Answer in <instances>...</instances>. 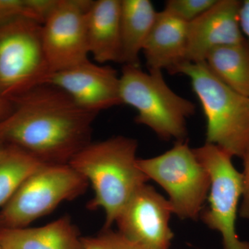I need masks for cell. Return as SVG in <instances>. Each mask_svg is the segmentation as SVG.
Returning <instances> with one entry per match:
<instances>
[{
  "mask_svg": "<svg viewBox=\"0 0 249 249\" xmlns=\"http://www.w3.org/2000/svg\"><path fill=\"white\" fill-rule=\"evenodd\" d=\"M11 101L12 112L0 121V142L42 164H68L91 142L98 113L80 107L62 90L42 85Z\"/></svg>",
  "mask_w": 249,
  "mask_h": 249,
  "instance_id": "6da1fadb",
  "label": "cell"
},
{
  "mask_svg": "<svg viewBox=\"0 0 249 249\" xmlns=\"http://www.w3.org/2000/svg\"><path fill=\"white\" fill-rule=\"evenodd\" d=\"M137 149L135 139L117 136L90 142L68 163L92 187L94 196L88 207L103 210V228H111L121 210L149 181L137 165Z\"/></svg>",
  "mask_w": 249,
  "mask_h": 249,
  "instance_id": "7a4b0ae2",
  "label": "cell"
},
{
  "mask_svg": "<svg viewBox=\"0 0 249 249\" xmlns=\"http://www.w3.org/2000/svg\"><path fill=\"white\" fill-rule=\"evenodd\" d=\"M175 74L191 80L206 119V143L242 159L249 149V97L224 84L205 62H185Z\"/></svg>",
  "mask_w": 249,
  "mask_h": 249,
  "instance_id": "3957f363",
  "label": "cell"
},
{
  "mask_svg": "<svg viewBox=\"0 0 249 249\" xmlns=\"http://www.w3.org/2000/svg\"><path fill=\"white\" fill-rule=\"evenodd\" d=\"M120 96L122 104L137 111V124L147 126L163 140H186V121L196 114V106L170 89L162 71L146 73L140 67L124 65Z\"/></svg>",
  "mask_w": 249,
  "mask_h": 249,
  "instance_id": "277c9868",
  "label": "cell"
},
{
  "mask_svg": "<svg viewBox=\"0 0 249 249\" xmlns=\"http://www.w3.org/2000/svg\"><path fill=\"white\" fill-rule=\"evenodd\" d=\"M139 169L158 183L168 196L173 214L181 219L196 220L205 207L211 178L186 140L148 159H138Z\"/></svg>",
  "mask_w": 249,
  "mask_h": 249,
  "instance_id": "5b68a950",
  "label": "cell"
},
{
  "mask_svg": "<svg viewBox=\"0 0 249 249\" xmlns=\"http://www.w3.org/2000/svg\"><path fill=\"white\" fill-rule=\"evenodd\" d=\"M89 183L69 164H44L0 209V229L29 227L67 201L82 196Z\"/></svg>",
  "mask_w": 249,
  "mask_h": 249,
  "instance_id": "8992f818",
  "label": "cell"
},
{
  "mask_svg": "<svg viewBox=\"0 0 249 249\" xmlns=\"http://www.w3.org/2000/svg\"><path fill=\"white\" fill-rule=\"evenodd\" d=\"M52 73L41 24L19 18L0 26V96L12 101L45 85Z\"/></svg>",
  "mask_w": 249,
  "mask_h": 249,
  "instance_id": "52a82bcc",
  "label": "cell"
},
{
  "mask_svg": "<svg viewBox=\"0 0 249 249\" xmlns=\"http://www.w3.org/2000/svg\"><path fill=\"white\" fill-rule=\"evenodd\" d=\"M193 151L211 178L209 206L201 211V221L220 233L223 249H249V242L240 240L236 232L242 176L232 164V156L217 145L206 142L193 148Z\"/></svg>",
  "mask_w": 249,
  "mask_h": 249,
  "instance_id": "ba28073f",
  "label": "cell"
},
{
  "mask_svg": "<svg viewBox=\"0 0 249 249\" xmlns=\"http://www.w3.org/2000/svg\"><path fill=\"white\" fill-rule=\"evenodd\" d=\"M92 3L89 0H58L42 24V45L52 72L89 60L87 14Z\"/></svg>",
  "mask_w": 249,
  "mask_h": 249,
  "instance_id": "9c48e42d",
  "label": "cell"
},
{
  "mask_svg": "<svg viewBox=\"0 0 249 249\" xmlns=\"http://www.w3.org/2000/svg\"><path fill=\"white\" fill-rule=\"evenodd\" d=\"M169 201L146 184L136 192L121 210L115 223L118 231L142 249H170L174 234Z\"/></svg>",
  "mask_w": 249,
  "mask_h": 249,
  "instance_id": "30bf717a",
  "label": "cell"
},
{
  "mask_svg": "<svg viewBox=\"0 0 249 249\" xmlns=\"http://www.w3.org/2000/svg\"><path fill=\"white\" fill-rule=\"evenodd\" d=\"M62 90L77 105L90 111H100L122 104L120 76L109 65L90 60L52 72L46 81Z\"/></svg>",
  "mask_w": 249,
  "mask_h": 249,
  "instance_id": "8fae6325",
  "label": "cell"
},
{
  "mask_svg": "<svg viewBox=\"0 0 249 249\" xmlns=\"http://www.w3.org/2000/svg\"><path fill=\"white\" fill-rule=\"evenodd\" d=\"M238 0H217L215 4L187 27V60L206 61L214 49L246 40L241 30Z\"/></svg>",
  "mask_w": 249,
  "mask_h": 249,
  "instance_id": "7c38bea8",
  "label": "cell"
},
{
  "mask_svg": "<svg viewBox=\"0 0 249 249\" xmlns=\"http://www.w3.org/2000/svg\"><path fill=\"white\" fill-rule=\"evenodd\" d=\"M188 24L165 11L157 13L142 53L149 71L168 70L175 74L187 60Z\"/></svg>",
  "mask_w": 249,
  "mask_h": 249,
  "instance_id": "4fadbf2b",
  "label": "cell"
},
{
  "mask_svg": "<svg viewBox=\"0 0 249 249\" xmlns=\"http://www.w3.org/2000/svg\"><path fill=\"white\" fill-rule=\"evenodd\" d=\"M121 0L93 1L87 14L88 50L99 65L122 64Z\"/></svg>",
  "mask_w": 249,
  "mask_h": 249,
  "instance_id": "5bb4252c",
  "label": "cell"
},
{
  "mask_svg": "<svg viewBox=\"0 0 249 249\" xmlns=\"http://www.w3.org/2000/svg\"><path fill=\"white\" fill-rule=\"evenodd\" d=\"M1 249H85L83 236L69 216L39 227L0 229Z\"/></svg>",
  "mask_w": 249,
  "mask_h": 249,
  "instance_id": "9a60e30c",
  "label": "cell"
},
{
  "mask_svg": "<svg viewBox=\"0 0 249 249\" xmlns=\"http://www.w3.org/2000/svg\"><path fill=\"white\" fill-rule=\"evenodd\" d=\"M157 13L150 0H121L123 65L140 67V54Z\"/></svg>",
  "mask_w": 249,
  "mask_h": 249,
  "instance_id": "2e32d148",
  "label": "cell"
},
{
  "mask_svg": "<svg viewBox=\"0 0 249 249\" xmlns=\"http://www.w3.org/2000/svg\"><path fill=\"white\" fill-rule=\"evenodd\" d=\"M205 62L224 84L249 97V45L247 40L214 49Z\"/></svg>",
  "mask_w": 249,
  "mask_h": 249,
  "instance_id": "e0dca14e",
  "label": "cell"
},
{
  "mask_svg": "<svg viewBox=\"0 0 249 249\" xmlns=\"http://www.w3.org/2000/svg\"><path fill=\"white\" fill-rule=\"evenodd\" d=\"M42 165L22 149L8 145L0 160V207L11 199L28 177Z\"/></svg>",
  "mask_w": 249,
  "mask_h": 249,
  "instance_id": "ac0fdd59",
  "label": "cell"
},
{
  "mask_svg": "<svg viewBox=\"0 0 249 249\" xmlns=\"http://www.w3.org/2000/svg\"><path fill=\"white\" fill-rule=\"evenodd\" d=\"M216 1L217 0H168L163 11L188 24L211 9Z\"/></svg>",
  "mask_w": 249,
  "mask_h": 249,
  "instance_id": "d6986e66",
  "label": "cell"
},
{
  "mask_svg": "<svg viewBox=\"0 0 249 249\" xmlns=\"http://www.w3.org/2000/svg\"><path fill=\"white\" fill-rule=\"evenodd\" d=\"M83 242L85 249H142L111 228H103L96 235L83 236Z\"/></svg>",
  "mask_w": 249,
  "mask_h": 249,
  "instance_id": "ffe728a7",
  "label": "cell"
},
{
  "mask_svg": "<svg viewBox=\"0 0 249 249\" xmlns=\"http://www.w3.org/2000/svg\"><path fill=\"white\" fill-rule=\"evenodd\" d=\"M19 18L30 19L26 0H0V26Z\"/></svg>",
  "mask_w": 249,
  "mask_h": 249,
  "instance_id": "44dd1931",
  "label": "cell"
},
{
  "mask_svg": "<svg viewBox=\"0 0 249 249\" xmlns=\"http://www.w3.org/2000/svg\"><path fill=\"white\" fill-rule=\"evenodd\" d=\"M31 20L42 24L58 4V0H26Z\"/></svg>",
  "mask_w": 249,
  "mask_h": 249,
  "instance_id": "7402d4cb",
  "label": "cell"
},
{
  "mask_svg": "<svg viewBox=\"0 0 249 249\" xmlns=\"http://www.w3.org/2000/svg\"><path fill=\"white\" fill-rule=\"evenodd\" d=\"M242 160H243L242 200L239 209V214L243 219H249V149Z\"/></svg>",
  "mask_w": 249,
  "mask_h": 249,
  "instance_id": "603a6c76",
  "label": "cell"
},
{
  "mask_svg": "<svg viewBox=\"0 0 249 249\" xmlns=\"http://www.w3.org/2000/svg\"><path fill=\"white\" fill-rule=\"evenodd\" d=\"M240 24L242 34L249 45V0L241 1Z\"/></svg>",
  "mask_w": 249,
  "mask_h": 249,
  "instance_id": "cb8c5ba5",
  "label": "cell"
},
{
  "mask_svg": "<svg viewBox=\"0 0 249 249\" xmlns=\"http://www.w3.org/2000/svg\"><path fill=\"white\" fill-rule=\"evenodd\" d=\"M14 103L11 100L0 96V121L4 120L12 112Z\"/></svg>",
  "mask_w": 249,
  "mask_h": 249,
  "instance_id": "d4e9b609",
  "label": "cell"
},
{
  "mask_svg": "<svg viewBox=\"0 0 249 249\" xmlns=\"http://www.w3.org/2000/svg\"><path fill=\"white\" fill-rule=\"evenodd\" d=\"M8 145L3 142H0V160L2 158L3 156L6 153L7 150Z\"/></svg>",
  "mask_w": 249,
  "mask_h": 249,
  "instance_id": "484cf974",
  "label": "cell"
},
{
  "mask_svg": "<svg viewBox=\"0 0 249 249\" xmlns=\"http://www.w3.org/2000/svg\"><path fill=\"white\" fill-rule=\"evenodd\" d=\"M0 249H1V247H0Z\"/></svg>",
  "mask_w": 249,
  "mask_h": 249,
  "instance_id": "4316f807",
  "label": "cell"
}]
</instances>
